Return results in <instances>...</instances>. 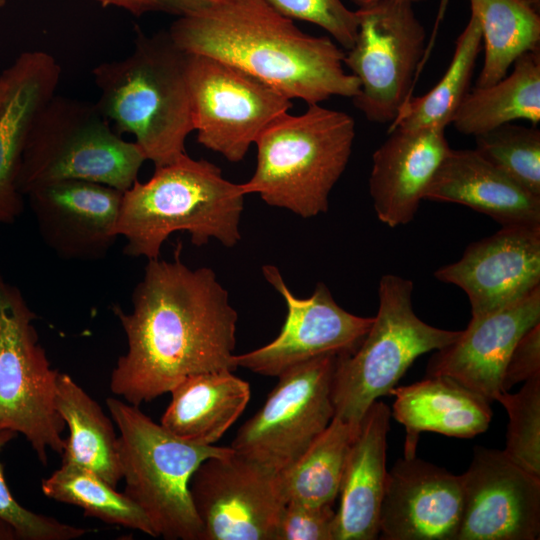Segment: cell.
Returning <instances> with one entry per match:
<instances>
[{
    "instance_id": "e575fe53",
    "label": "cell",
    "mask_w": 540,
    "mask_h": 540,
    "mask_svg": "<svg viewBox=\"0 0 540 540\" xmlns=\"http://www.w3.org/2000/svg\"><path fill=\"white\" fill-rule=\"evenodd\" d=\"M279 14L324 29L346 51L355 43L358 16L341 0H266Z\"/></svg>"
},
{
    "instance_id": "7a4b0ae2",
    "label": "cell",
    "mask_w": 540,
    "mask_h": 540,
    "mask_svg": "<svg viewBox=\"0 0 540 540\" xmlns=\"http://www.w3.org/2000/svg\"><path fill=\"white\" fill-rule=\"evenodd\" d=\"M168 33L184 52L233 65L290 100L320 104L359 92L358 79L344 69L345 52L330 37L303 32L266 0H210L178 17Z\"/></svg>"
},
{
    "instance_id": "44dd1931",
    "label": "cell",
    "mask_w": 540,
    "mask_h": 540,
    "mask_svg": "<svg viewBox=\"0 0 540 540\" xmlns=\"http://www.w3.org/2000/svg\"><path fill=\"white\" fill-rule=\"evenodd\" d=\"M5 71L9 88L0 111V225L15 222L24 210V196L17 185L24 147L61 76L55 58L44 51L20 54Z\"/></svg>"
},
{
    "instance_id": "ab89813d",
    "label": "cell",
    "mask_w": 540,
    "mask_h": 540,
    "mask_svg": "<svg viewBox=\"0 0 540 540\" xmlns=\"http://www.w3.org/2000/svg\"><path fill=\"white\" fill-rule=\"evenodd\" d=\"M0 540H19L14 527L7 521L0 518Z\"/></svg>"
},
{
    "instance_id": "60d3db41",
    "label": "cell",
    "mask_w": 540,
    "mask_h": 540,
    "mask_svg": "<svg viewBox=\"0 0 540 540\" xmlns=\"http://www.w3.org/2000/svg\"><path fill=\"white\" fill-rule=\"evenodd\" d=\"M8 88H9V78L6 71L4 70L2 74L0 75V111L6 99Z\"/></svg>"
},
{
    "instance_id": "30bf717a",
    "label": "cell",
    "mask_w": 540,
    "mask_h": 540,
    "mask_svg": "<svg viewBox=\"0 0 540 540\" xmlns=\"http://www.w3.org/2000/svg\"><path fill=\"white\" fill-rule=\"evenodd\" d=\"M355 11L358 34L343 61L360 85L352 102L370 122L390 124L422 71L426 30L410 1L382 0Z\"/></svg>"
},
{
    "instance_id": "8fae6325",
    "label": "cell",
    "mask_w": 540,
    "mask_h": 540,
    "mask_svg": "<svg viewBox=\"0 0 540 540\" xmlns=\"http://www.w3.org/2000/svg\"><path fill=\"white\" fill-rule=\"evenodd\" d=\"M337 358L322 355L279 375L264 405L240 427L230 447L275 473L295 462L334 416Z\"/></svg>"
},
{
    "instance_id": "3957f363",
    "label": "cell",
    "mask_w": 540,
    "mask_h": 540,
    "mask_svg": "<svg viewBox=\"0 0 540 540\" xmlns=\"http://www.w3.org/2000/svg\"><path fill=\"white\" fill-rule=\"evenodd\" d=\"M245 196L242 184L224 178L215 164L184 154L123 192L116 233L126 239V255L147 260L159 258L175 232L188 233L198 247L211 239L233 247L241 239Z\"/></svg>"
},
{
    "instance_id": "9a60e30c",
    "label": "cell",
    "mask_w": 540,
    "mask_h": 540,
    "mask_svg": "<svg viewBox=\"0 0 540 540\" xmlns=\"http://www.w3.org/2000/svg\"><path fill=\"white\" fill-rule=\"evenodd\" d=\"M461 479L463 511L456 540L539 539L540 476L503 450L475 447Z\"/></svg>"
},
{
    "instance_id": "7bdbcfd3",
    "label": "cell",
    "mask_w": 540,
    "mask_h": 540,
    "mask_svg": "<svg viewBox=\"0 0 540 540\" xmlns=\"http://www.w3.org/2000/svg\"><path fill=\"white\" fill-rule=\"evenodd\" d=\"M526 4L540 13V0H523Z\"/></svg>"
},
{
    "instance_id": "5b68a950",
    "label": "cell",
    "mask_w": 540,
    "mask_h": 540,
    "mask_svg": "<svg viewBox=\"0 0 540 540\" xmlns=\"http://www.w3.org/2000/svg\"><path fill=\"white\" fill-rule=\"evenodd\" d=\"M354 139L355 121L346 112L320 104H310L298 115L286 112L256 140V168L242 183L243 190L302 218L324 213Z\"/></svg>"
},
{
    "instance_id": "ac0fdd59",
    "label": "cell",
    "mask_w": 540,
    "mask_h": 540,
    "mask_svg": "<svg viewBox=\"0 0 540 540\" xmlns=\"http://www.w3.org/2000/svg\"><path fill=\"white\" fill-rule=\"evenodd\" d=\"M462 511L461 475L404 457L387 472L379 538L456 540Z\"/></svg>"
},
{
    "instance_id": "d6986e66",
    "label": "cell",
    "mask_w": 540,
    "mask_h": 540,
    "mask_svg": "<svg viewBox=\"0 0 540 540\" xmlns=\"http://www.w3.org/2000/svg\"><path fill=\"white\" fill-rule=\"evenodd\" d=\"M538 323L540 287L499 310L471 317L459 337L431 357L427 376L449 377L488 402L496 401L515 344Z\"/></svg>"
},
{
    "instance_id": "484cf974",
    "label": "cell",
    "mask_w": 540,
    "mask_h": 540,
    "mask_svg": "<svg viewBox=\"0 0 540 540\" xmlns=\"http://www.w3.org/2000/svg\"><path fill=\"white\" fill-rule=\"evenodd\" d=\"M56 408L69 436L65 439L62 463L75 464L98 474L112 486L122 480L117 437L112 418L76 382L59 372Z\"/></svg>"
},
{
    "instance_id": "6da1fadb",
    "label": "cell",
    "mask_w": 540,
    "mask_h": 540,
    "mask_svg": "<svg viewBox=\"0 0 540 540\" xmlns=\"http://www.w3.org/2000/svg\"><path fill=\"white\" fill-rule=\"evenodd\" d=\"M148 260L132 293V311L114 305L127 352L111 372L110 390L140 406L195 374L237 368L238 314L227 290L208 267L192 269L180 258Z\"/></svg>"
},
{
    "instance_id": "4dcf8cb0",
    "label": "cell",
    "mask_w": 540,
    "mask_h": 540,
    "mask_svg": "<svg viewBox=\"0 0 540 540\" xmlns=\"http://www.w3.org/2000/svg\"><path fill=\"white\" fill-rule=\"evenodd\" d=\"M41 489L46 497L77 506L87 516L157 537L142 509L89 469L62 463L42 481Z\"/></svg>"
},
{
    "instance_id": "7c38bea8",
    "label": "cell",
    "mask_w": 540,
    "mask_h": 540,
    "mask_svg": "<svg viewBox=\"0 0 540 540\" xmlns=\"http://www.w3.org/2000/svg\"><path fill=\"white\" fill-rule=\"evenodd\" d=\"M187 77L197 142L233 163L292 107L276 89L213 57L189 54Z\"/></svg>"
},
{
    "instance_id": "f1b7e54d",
    "label": "cell",
    "mask_w": 540,
    "mask_h": 540,
    "mask_svg": "<svg viewBox=\"0 0 540 540\" xmlns=\"http://www.w3.org/2000/svg\"><path fill=\"white\" fill-rule=\"evenodd\" d=\"M478 19L484 62L475 87L504 78L517 58L540 48V13L523 0H469Z\"/></svg>"
},
{
    "instance_id": "2e32d148",
    "label": "cell",
    "mask_w": 540,
    "mask_h": 540,
    "mask_svg": "<svg viewBox=\"0 0 540 540\" xmlns=\"http://www.w3.org/2000/svg\"><path fill=\"white\" fill-rule=\"evenodd\" d=\"M434 276L465 291L473 318L508 306L540 287V227L502 226Z\"/></svg>"
},
{
    "instance_id": "d590c367",
    "label": "cell",
    "mask_w": 540,
    "mask_h": 540,
    "mask_svg": "<svg viewBox=\"0 0 540 540\" xmlns=\"http://www.w3.org/2000/svg\"><path fill=\"white\" fill-rule=\"evenodd\" d=\"M335 514L333 504L287 502L275 540H333Z\"/></svg>"
},
{
    "instance_id": "cb8c5ba5",
    "label": "cell",
    "mask_w": 540,
    "mask_h": 540,
    "mask_svg": "<svg viewBox=\"0 0 540 540\" xmlns=\"http://www.w3.org/2000/svg\"><path fill=\"white\" fill-rule=\"evenodd\" d=\"M391 415L406 430L404 457L416 456L421 432L471 438L489 427L490 402L446 376H427L408 386H396Z\"/></svg>"
},
{
    "instance_id": "5bb4252c",
    "label": "cell",
    "mask_w": 540,
    "mask_h": 540,
    "mask_svg": "<svg viewBox=\"0 0 540 540\" xmlns=\"http://www.w3.org/2000/svg\"><path fill=\"white\" fill-rule=\"evenodd\" d=\"M267 282L283 297L285 321L277 337L255 350L235 355L237 367L278 377L288 369L326 354H349L360 345L374 317H360L340 307L329 290L318 283L308 298H298L279 269L264 265Z\"/></svg>"
},
{
    "instance_id": "277c9868",
    "label": "cell",
    "mask_w": 540,
    "mask_h": 540,
    "mask_svg": "<svg viewBox=\"0 0 540 540\" xmlns=\"http://www.w3.org/2000/svg\"><path fill=\"white\" fill-rule=\"evenodd\" d=\"M188 56L168 31L148 36L137 30L130 55L92 70L98 109L119 135L134 136L155 167L186 154V139L194 131Z\"/></svg>"
},
{
    "instance_id": "4fadbf2b",
    "label": "cell",
    "mask_w": 540,
    "mask_h": 540,
    "mask_svg": "<svg viewBox=\"0 0 540 540\" xmlns=\"http://www.w3.org/2000/svg\"><path fill=\"white\" fill-rule=\"evenodd\" d=\"M202 540H275L285 501L274 471L234 450L204 460L190 480Z\"/></svg>"
},
{
    "instance_id": "603a6c76",
    "label": "cell",
    "mask_w": 540,
    "mask_h": 540,
    "mask_svg": "<svg viewBox=\"0 0 540 540\" xmlns=\"http://www.w3.org/2000/svg\"><path fill=\"white\" fill-rule=\"evenodd\" d=\"M423 199L462 204L502 226L540 227V197L524 189L475 149L450 148Z\"/></svg>"
},
{
    "instance_id": "e0dca14e",
    "label": "cell",
    "mask_w": 540,
    "mask_h": 540,
    "mask_svg": "<svg viewBox=\"0 0 540 540\" xmlns=\"http://www.w3.org/2000/svg\"><path fill=\"white\" fill-rule=\"evenodd\" d=\"M28 197L45 244L66 260L104 258L118 238L123 192L85 180H63L32 189Z\"/></svg>"
},
{
    "instance_id": "d4e9b609",
    "label": "cell",
    "mask_w": 540,
    "mask_h": 540,
    "mask_svg": "<svg viewBox=\"0 0 540 540\" xmlns=\"http://www.w3.org/2000/svg\"><path fill=\"white\" fill-rule=\"evenodd\" d=\"M169 393L160 424L172 434L199 445H213L233 425L250 399L248 382L230 370L192 375Z\"/></svg>"
},
{
    "instance_id": "f546056e",
    "label": "cell",
    "mask_w": 540,
    "mask_h": 540,
    "mask_svg": "<svg viewBox=\"0 0 540 540\" xmlns=\"http://www.w3.org/2000/svg\"><path fill=\"white\" fill-rule=\"evenodd\" d=\"M482 34L477 17L469 21L455 42L450 64L439 82L426 94L411 97L400 108L388 131L395 128L444 129L452 120L470 90V83L480 50Z\"/></svg>"
},
{
    "instance_id": "f35d334b",
    "label": "cell",
    "mask_w": 540,
    "mask_h": 540,
    "mask_svg": "<svg viewBox=\"0 0 540 540\" xmlns=\"http://www.w3.org/2000/svg\"><path fill=\"white\" fill-rule=\"evenodd\" d=\"M448 4H449V0H440V2H439V7H438V11H437L433 31H432V34L429 37V40H428L427 45H426V54L427 55L431 54V51H432L434 43H435L436 35H437V32H438V28H439L441 22L443 21V18L445 16Z\"/></svg>"
},
{
    "instance_id": "7402d4cb",
    "label": "cell",
    "mask_w": 540,
    "mask_h": 540,
    "mask_svg": "<svg viewBox=\"0 0 540 540\" xmlns=\"http://www.w3.org/2000/svg\"><path fill=\"white\" fill-rule=\"evenodd\" d=\"M390 418V408L376 400L361 420L343 471L333 540L379 538Z\"/></svg>"
},
{
    "instance_id": "ffe728a7",
    "label": "cell",
    "mask_w": 540,
    "mask_h": 540,
    "mask_svg": "<svg viewBox=\"0 0 540 540\" xmlns=\"http://www.w3.org/2000/svg\"><path fill=\"white\" fill-rule=\"evenodd\" d=\"M388 133L372 156L369 192L378 219L393 228L413 220L450 147L440 128H395Z\"/></svg>"
},
{
    "instance_id": "1f68e13d",
    "label": "cell",
    "mask_w": 540,
    "mask_h": 540,
    "mask_svg": "<svg viewBox=\"0 0 540 540\" xmlns=\"http://www.w3.org/2000/svg\"><path fill=\"white\" fill-rule=\"evenodd\" d=\"M475 150L524 189L540 197V130L505 123L475 136Z\"/></svg>"
},
{
    "instance_id": "d6a6232c",
    "label": "cell",
    "mask_w": 540,
    "mask_h": 540,
    "mask_svg": "<svg viewBox=\"0 0 540 540\" xmlns=\"http://www.w3.org/2000/svg\"><path fill=\"white\" fill-rule=\"evenodd\" d=\"M496 401L509 416L503 452L525 470L540 476V374L526 380L517 393L503 391Z\"/></svg>"
},
{
    "instance_id": "ee69618b",
    "label": "cell",
    "mask_w": 540,
    "mask_h": 540,
    "mask_svg": "<svg viewBox=\"0 0 540 540\" xmlns=\"http://www.w3.org/2000/svg\"><path fill=\"white\" fill-rule=\"evenodd\" d=\"M6 3V0H0V8L3 7Z\"/></svg>"
},
{
    "instance_id": "836d02e7",
    "label": "cell",
    "mask_w": 540,
    "mask_h": 540,
    "mask_svg": "<svg viewBox=\"0 0 540 540\" xmlns=\"http://www.w3.org/2000/svg\"><path fill=\"white\" fill-rule=\"evenodd\" d=\"M16 435L9 430H0V453ZM0 518L14 527L19 540H73L90 532L88 529L61 522L23 507L9 490L1 462Z\"/></svg>"
},
{
    "instance_id": "4316f807",
    "label": "cell",
    "mask_w": 540,
    "mask_h": 540,
    "mask_svg": "<svg viewBox=\"0 0 540 540\" xmlns=\"http://www.w3.org/2000/svg\"><path fill=\"white\" fill-rule=\"evenodd\" d=\"M515 120L540 122V48L513 63V71L498 82L467 93L453 120L454 128L474 137Z\"/></svg>"
},
{
    "instance_id": "b9f144b4",
    "label": "cell",
    "mask_w": 540,
    "mask_h": 540,
    "mask_svg": "<svg viewBox=\"0 0 540 540\" xmlns=\"http://www.w3.org/2000/svg\"><path fill=\"white\" fill-rule=\"evenodd\" d=\"M378 1H382V0H353V2L358 6H364V5H368V4H371V3H374V2H378ZM406 1H410V2H418V1H424V0H406Z\"/></svg>"
},
{
    "instance_id": "8992f818",
    "label": "cell",
    "mask_w": 540,
    "mask_h": 540,
    "mask_svg": "<svg viewBox=\"0 0 540 540\" xmlns=\"http://www.w3.org/2000/svg\"><path fill=\"white\" fill-rule=\"evenodd\" d=\"M106 406L118 430L124 493L142 509L157 537L202 540L190 480L204 460L233 449L181 439L126 401L109 397Z\"/></svg>"
},
{
    "instance_id": "83f0119b",
    "label": "cell",
    "mask_w": 540,
    "mask_h": 540,
    "mask_svg": "<svg viewBox=\"0 0 540 540\" xmlns=\"http://www.w3.org/2000/svg\"><path fill=\"white\" fill-rule=\"evenodd\" d=\"M359 427L333 416L325 430L303 454L276 473L285 503L334 504L339 495L347 456Z\"/></svg>"
},
{
    "instance_id": "74e56055",
    "label": "cell",
    "mask_w": 540,
    "mask_h": 540,
    "mask_svg": "<svg viewBox=\"0 0 540 540\" xmlns=\"http://www.w3.org/2000/svg\"><path fill=\"white\" fill-rule=\"evenodd\" d=\"M102 7H118L135 16L161 12L178 17L195 13L210 0H94Z\"/></svg>"
},
{
    "instance_id": "8d00e7d4",
    "label": "cell",
    "mask_w": 540,
    "mask_h": 540,
    "mask_svg": "<svg viewBox=\"0 0 540 540\" xmlns=\"http://www.w3.org/2000/svg\"><path fill=\"white\" fill-rule=\"evenodd\" d=\"M540 374V323L529 329L515 344L507 361L503 391Z\"/></svg>"
},
{
    "instance_id": "9c48e42d",
    "label": "cell",
    "mask_w": 540,
    "mask_h": 540,
    "mask_svg": "<svg viewBox=\"0 0 540 540\" xmlns=\"http://www.w3.org/2000/svg\"><path fill=\"white\" fill-rule=\"evenodd\" d=\"M20 290L0 274V430L22 434L42 464L61 454L65 423L56 408L59 371L51 367Z\"/></svg>"
},
{
    "instance_id": "ba28073f",
    "label": "cell",
    "mask_w": 540,
    "mask_h": 540,
    "mask_svg": "<svg viewBox=\"0 0 540 540\" xmlns=\"http://www.w3.org/2000/svg\"><path fill=\"white\" fill-rule=\"evenodd\" d=\"M413 283L394 275L382 276L379 308L357 349L338 355L332 382L334 416L360 425L369 407L390 394L420 355L453 343L461 331L431 326L412 307Z\"/></svg>"
},
{
    "instance_id": "52a82bcc",
    "label": "cell",
    "mask_w": 540,
    "mask_h": 540,
    "mask_svg": "<svg viewBox=\"0 0 540 540\" xmlns=\"http://www.w3.org/2000/svg\"><path fill=\"white\" fill-rule=\"evenodd\" d=\"M145 157L124 140L96 104L54 95L38 113L24 147L18 189L85 180L122 192L137 181Z\"/></svg>"
}]
</instances>
